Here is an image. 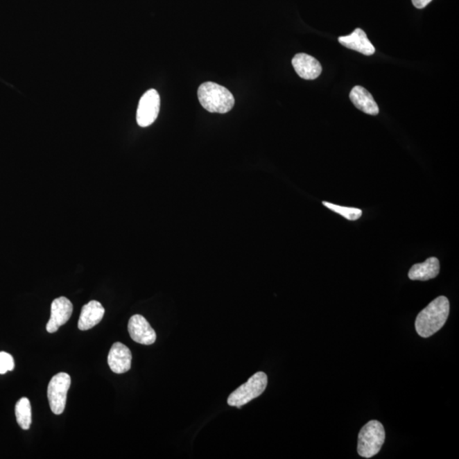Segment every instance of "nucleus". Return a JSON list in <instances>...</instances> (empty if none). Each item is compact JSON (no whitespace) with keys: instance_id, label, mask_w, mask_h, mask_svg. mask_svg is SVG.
<instances>
[{"instance_id":"6e6552de","label":"nucleus","mask_w":459,"mask_h":459,"mask_svg":"<svg viewBox=\"0 0 459 459\" xmlns=\"http://www.w3.org/2000/svg\"><path fill=\"white\" fill-rule=\"evenodd\" d=\"M128 330L131 338L137 343L145 345L155 343L157 340L155 331L141 315H134L130 319Z\"/></svg>"},{"instance_id":"dca6fc26","label":"nucleus","mask_w":459,"mask_h":459,"mask_svg":"<svg viewBox=\"0 0 459 459\" xmlns=\"http://www.w3.org/2000/svg\"><path fill=\"white\" fill-rule=\"evenodd\" d=\"M323 205L332 211L340 214L341 216L349 220H356L363 216V211L360 209L351 208V207H344L334 205V203L323 202Z\"/></svg>"},{"instance_id":"423d86ee","label":"nucleus","mask_w":459,"mask_h":459,"mask_svg":"<svg viewBox=\"0 0 459 459\" xmlns=\"http://www.w3.org/2000/svg\"><path fill=\"white\" fill-rule=\"evenodd\" d=\"M160 110V96L155 89H150L139 103L137 120L141 127H148L155 122Z\"/></svg>"},{"instance_id":"7ed1b4c3","label":"nucleus","mask_w":459,"mask_h":459,"mask_svg":"<svg viewBox=\"0 0 459 459\" xmlns=\"http://www.w3.org/2000/svg\"><path fill=\"white\" fill-rule=\"evenodd\" d=\"M385 441L383 424L377 420L370 421L359 433L357 451L361 457L370 458L379 453Z\"/></svg>"},{"instance_id":"a211bd4d","label":"nucleus","mask_w":459,"mask_h":459,"mask_svg":"<svg viewBox=\"0 0 459 459\" xmlns=\"http://www.w3.org/2000/svg\"><path fill=\"white\" fill-rule=\"evenodd\" d=\"M413 6L417 9H423L430 3L432 0H412Z\"/></svg>"},{"instance_id":"2eb2a0df","label":"nucleus","mask_w":459,"mask_h":459,"mask_svg":"<svg viewBox=\"0 0 459 459\" xmlns=\"http://www.w3.org/2000/svg\"><path fill=\"white\" fill-rule=\"evenodd\" d=\"M15 412H16L17 423L22 430H29L32 424V408L27 397L21 398L17 401Z\"/></svg>"},{"instance_id":"f03ea898","label":"nucleus","mask_w":459,"mask_h":459,"mask_svg":"<svg viewBox=\"0 0 459 459\" xmlns=\"http://www.w3.org/2000/svg\"><path fill=\"white\" fill-rule=\"evenodd\" d=\"M198 96L202 107L213 114H227L235 105L232 94L227 88L213 82L201 85Z\"/></svg>"},{"instance_id":"4468645a","label":"nucleus","mask_w":459,"mask_h":459,"mask_svg":"<svg viewBox=\"0 0 459 459\" xmlns=\"http://www.w3.org/2000/svg\"><path fill=\"white\" fill-rule=\"evenodd\" d=\"M440 261L438 258L431 257L423 263L412 266L408 272L410 279L415 281H428L438 276Z\"/></svg>"},{"instance_id":"f8f14e48","label":"nucleus","mask_w":459,"mask_h":459,"mask_svg":"<svg viewBox=\"0 0 459 459\" xmlns=\"http://www.w3.org/2000/svg\"><path fill=\"white\" fill-rule=\"evenodd\" d=\"M105 314V309L100 302L96 300L90 301L82 308L78 327L82 331L92 329V327L101 322Z\"/></svg>"},{"instance_id":"39448f33","label":"nucleus","mask_w":459,"mask_h":459,"mask_svg":"<svg viewBox=\"0 0 459 459\" xmlns=\"http://www.w3.org/2000/svg\"><path fill=\"white\" fill-rule=\"evenodd\" d=\"M71 377L66 372H59L51 379L48 386V400L51 411L62 415L66 408L67 391L71 386Z\"/></svg>"},{"instance_id":"ddd939ff","label":"nucleus","mask_w":459,"mask_h":459,"mask_svg":"<svg viewBox=\"0 0 459 459\" xmlns=\"http://www.w3.org/2000/svg\"><path fill=\"white\" fill-rule=\"evenodd\" d=\"M349 99L356 108L364 114L376 116L379 114V109L377 103L371 94L362 86H355L349 93Z\"/></svg>"},{"instance_id":"f3484780","label":"nucleus","mask_w":459,"mask_h":459,"mask_svg":"<svg viewBox=\"0 0 459 459\" xmlns=\"http://www.w3.org/2000/svg\"><path fill=\"white\" fill-rule=\"evenodd\" d=\"M14 367L13 356L9 353L0 352V374H5L7 372L13 371Z\"/></svg>"},{"instance_id":"f257e3e1","label":"nucleus","mask_w":459,"mask_h":459,"mask_svg":"<svg viewBox=\"0 0 459 459\" xmlns=\"http://www.w3.org/2000/svg\"><path fill=\"white\" fill-rule=\"evenodd\" d=\"M450 312V303L445 296H440L417 315L415 329L419 336L428 338L445 325Z\"/></svg>"},{"instance_id":"20e7f679","label":"nucleus","mask_w":459,"mask_h":459,"mask_svg":"<svg viewBox=\"0 0 459 459\" xmlns=\"http://www.w3.org/2000/svg\"><path fill=\"white\" fill-rule=\"evenodd\" d=\"M268 378L265 372H259L252 376L247 383L230 395L227 404L231 406L241 408L254 399L259 397L266 390Z\"/></svg>"},{"instance_id":"0eeeda50","label":"nucleus","mask_w":459,"mask_h":459,"mask_svg":"<svg viewBox=\"0 0 459 459\" xmlns=\"http://www.w3.org/2000/svg\"><path fill=\"white\" fill-rule=\"evenodd\" d=\"M73 304L66 297L54 300L51 304V318L46 325L47 332L55 333L60 327L66 324L73 314Z\"/></svg>"},{"instance_id":"9b49d317","label":"nucleus","mask_w":459,"mask_h":459,"mask_svg":"<svg viewBox=\"0 0 459 459\" xmlns=\"http://www.w3.org/2000/svg\"><path fill=\"white\" fill-rule=\"evenodd\" d=\"M338 42L349 50L360 52L365 55H372L375 53L374 45L368 40L366 33L361 28H356L352 35L338 37Z\"/></svg>"},{"instance_id":"1a4fd4ad","label":"nucleus","mask_w":459,"mask_h":459,"mask_svg":"<svg viewBox=\"0 0 459 459\" xmlns=\"http://www.w3.org/2000/svg\"><path fill=\"white\" fill-rule=\"evenodd\" d=\"M132 362L130 349L120 342L112 345L107 357V363L111 370L116 374H122L129 371Z\"/></svg>"},{"instance_id":"9d476101","label":"nucleus","mask_w":459,"mask_h":459,"mask_svg":"<svg viewBox=\"0 0 459 459\" xmlns=\"http://www.w3.org/2000/svg\"><path fill=\"white\" fill-rule=\"evenodd\" d=\"M293 69L300 78L306 80H314L322 73V67L313 56L300 53L292 60Z\"/></svg>"}]
</instances>
